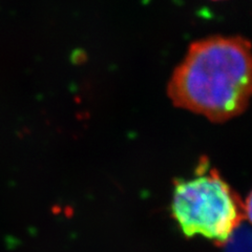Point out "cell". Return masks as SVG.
<instances>
[{"instance_id": "6da1fadb", "label": "cell", "mask_w": 252, "mask_h": 252, "mask_svg": "<svg viewBox=\"0 0 252 252\" xmlns=\"http://www.w3.org/2000/svg\"><path fill=\"white\" fill-rule=\"evenodd\" d=\"M175 106L222 123L252 99V44L242 36H210L189 45L168 81Z\"/></svg>"}, {"instance_id": "7a4b0ae2", "label": "cell", "mask_w": 252, "mask_h": 252, "mask_svg": "<svg viewBox=\"0 0 252 252\" xmlns=\"http://www.w3.org/2000/svg\"><path fill=\"white\" fill-rule=\"evenodd\" d=\"M171 212L188 238L201 235L219 244L227 243L245 218L239 194L206 159L194 177L176 180Z\"/></svg>"}, {"instance_id": "3957f363", "label": "cell", "mask_w": 252, "mask_h": 252, "mask_svg": "<svg viewBox=\"0 0 252 252\" xmlns=\"http://www.w3.org/2000/svg\"><path fill=\"white\" fill-rule=\"evenodd\" d=\"M244 215L252 224V191L248 195L246 202L244 203Z\"/></svg>"}, {"instance_id": "277c9868", "label": "cell", "mask_w": 252, "mask_h": 252, "mask_svg": "<svg viewBox=\"0 0 252 252\" xmlns=\"http://www.w3.org/2000/svg\"><path fill=\"white\" fill-rule=\"evenodd\" d=\"M214 1H219V0H214Z\"/></svg>"}]
</instances>
